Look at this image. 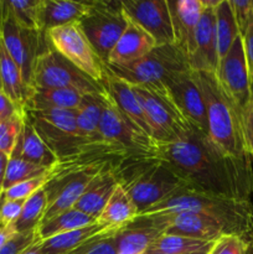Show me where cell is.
<instances>
[{
    "label": "cell",
    "instance_id": "obj_1",
    "mask_svg": "<svg viewBox=\"0 0 253 254\" xmlns=\"http://www.w3.org/2000/svg\"><path fill=\"white\" fill-rule=\"evenodd\" d=\"M153 154L189 189L238 200L253 192L252 160L228 155L197 129L183 140L156 141Z\"/></svg>",
    "mask_w": 253,
    "mask_h": 254
},
{
    "label": "cell",
    "instance_id": "obj_2",
    "mask_svg": "<svg viewBox=\"0 0 253 254\" xmlns=\"http://www.w3.org/2000/svg\"><path fill=\"white\" fill-rule=\"evenodd\" d=\"M191 211L205 215L220 223L228 235L243 240L253 238V203L250 200L226 197L210 192L189 189H178L161 202L139 215L178 213Z\"/></svg>",
    "mask_w": 253,
    "mask_h": 254
},
{
    "label": "cell",
    "instance_id": "obj_3",
    "mask_svg": "<svg viewBox=\"0 0 253 254\" xmlns=\"http://www.w3.org/2000/svg\"><path fill=\"white\" fill-rule=\"evenodd\" d=\"M192 74L205 101L210 138L228 155L251 159L243 134L242 111L223 91L216 73L192 71Z\"/></svg>",
    "mask_w": 253,
    "mask_h": 254
},
{
    "label": "cell",
    "instance_id": "obj_4",
    "mask_svg": "<svg viewBox=\"0 0 253 254\" xmlns=\"http://www.w3.org/2000/svg\"><path fill=\"white\" fill-rule=\"evenodd\" d=\"M116 175L139 213L185 186L168 166L154 156H130L116 169Z\"/></svg>",
    "mask_w": 253,
    "mask_h": 254
},
{
    "label": "cell",
    "instance_id": "obj_5",
    "mask_svg": "<svg viewBox=\"0 0 253 254\" xmlns=\"http://www.w3.org/2000/svg\"><path fill=\"white\" fill-rule=\"evenodd\" d=\"M106 69L130 86L148 87L168 92V86L178 74L191 71L185 52L176 44L160 45L146 56L126 66H109Z\"/></svg>",
    "mask_w": 253,
    "mask_h": 254
},
{
    "label": "cell",
    "instance_id": "obj_6",
    "mask_svg": "<svg viewBox=\"0 0 253 254\" xmlns=\"http://www.w3.org/2000/svg\"><path fill=\"white\" fill-rule=\"evenodd\" d=\"M128 22L122 0H91L78 25L99 59L107 64L112 50Z\"/></svg>",
    "mask_w": 253,
    "mask_h": 254
},
{
    "label": "cell",
    "instance_id": "obj_7",
    "mask_svg": "<svg viewBox=\"0 0 253 254\" xmlns=\"http://www.w3.org/2000/svg\"><path fill=\"white\" fill-rule=\"evenodd\" d=\"M71 89L82 94L103 93V84L94 81L49 46L39 55L32 74L31 88ZM30 88V89H31Z\"/></svg>",
    "mask_w": 253,
    "mask_h": 254
},
{
    "label": "cell",
    "instance_id": "obj_8",
    "mask_svg": "<svg viewBox=\"0 0 253 254\" xmlns=\"http://www.w3.org/2000/svg\"><path fill=\"white\" fill-rule=\"evenodd\" d=\"M131 87L143 107L156 141L170 143L188 138L193 128L176 108L168 92L141 86Z\"/></svg>",
    "mask_w": 253,
    "mask_h": 254
},
{
    "label": "cell",
    "instance_id": "obj_9",
    "mask_svg": "<svg viewBox=\"0 0 253 254\" xmlns=\"http://www.w3.org/2000/svg\"><path fill=\"white\" fill-rule=\"evenodd\" d=\"M25 114L57 160L87 144L77 131L76 111H25Z\"/></svg>",
    "mask_w": 253,
    "mask_h": 254
},
{
    "label": "cell",
    "instance_id": "obj_10",
    "mask_svg": "<svg viewBox=\"0 0 253 254\" xmlns=\"http://www.w3.org/2000/svg\"><path fill=\"white\" fill-rule=\"evenodd\" d=\"M46 37L52 49L87 76L102 83L106 73V64L96 54L78 22L49 30Z\"/></svg>",
    "mask_w": 253,
    "mask_h": 254
},
{
    "label": "cell",
    "instance_id": "obj_11",
    "mask_svg": "<svg viewBox=\"0 0 253 254\" xmlns=\"http://www.w3.org/2000/svg\"><path fill=\"white\" fill-rule=\"evenodd\" d=\"M0 41L15 64L19 66L25 83L30 89L37 57L49 46L46 32L34 31L19 26L10 16L5 6H2Z\"/></svg>",
    "mask_w": 253,
    "mask_h": 254
},
{
    "label": "cell",
    "instance_id": "obj_12",
    "mask_svg": "<svg viewBox=\"0 0 253 254\" xmlns=\"http://www.w3.org/2000/svg\"><path fill=\"white\" fill-rule=\"evenodd\" d=\"M99 131L104 141L118 146L129 155L154 156L153 151L156 141L136 130L122 116L111 96L102 113Z\"/></svg>",
    "mask_w": 253,
    "mask_h": 254
},
{
    "label": "cell",
    "instance_id": "obj_13",
    "mask_svg": "<svg viewBox=\"0 0 253 254\" xmlns=\"http://www.w3.org/2000/svg\"><path fill=\"white\" fill-rule=\"evenodd\" d=\"M216 77L223 91L241 111L253 99V86L251 83L241 36L236 39L230 51L220 60Z\"/></svg>",
    "mask_w": 253,
    "mask_h": 254
},
{
    "label": "cell",
    "instance_id": "obj_14",
    "mask_svg": "<svg viewBox=\"0 0 253 254\" xmlns=\"http://www.w3.org/2000/svg\"><path fill=\"white\" fill-rule=\"evenodd\" d=\"M122 6L126 17L148 32L158 46L175 44L168 0H122Z\"/></svg>",
    "mask_w": 253,
    "mask_h": 254
},
{
    "label": "cell",
    "instance_id": "obj_15",
    "mask_svg": "<svg viewBox=\"0 0 253 254\" xmlns=\"http://www.w3.org/2000/svg\"><path fill=\"white\" fill-rule=\"evenodd\" d=\"M171 101L193 129L208 134L207 116L203 96L193 78L192 71L178 74L168 86Z\"/></svg>",
    "mask_w": 253,
    "mask_h": 254
},
{
    "label": "cell",
    "instance_id": "obj_16",
    "mask_svg": "<svg viewBox=\"0 0 253 254\" xmlns=\"http://www.w3.org/2000/svg\"><path fill=\"white\" fill-rule=\"evenodd\" d=\"M203 10L195 35V49L189 57V64L193 72L216 73L220 64L217 37H216L215 7L202 0Z\"/></svg>",
    "mask_w": 253,
    "mask_h": 254
},
{
    "label": "cell",
    "instance_id": "obj_17",
    "mask_svg": "<svg viewBox=\"0 0 253 254\" xmlns=\"http://www.w3.org/2000/svg\"><path fill=\"white\" fill-rule=\"evenodd\" d=\"M102 84H103L104 89L108 92L111 98L113 99L114 104L119 109L122 116L136 130L140 131L141 134L146 135L148 138L155 140L153 129H151L150 123H149L148 118H146L145 113H144V109L141 107L140 102H139L135 93H134L133 87L126 83V82L114 77L107 69L106 73H104V78L102 81Z\"/></svg>",
    "mask_w": 253,
    "mask_h": 254
},
{
    "label": "cell",
    "instance_id": "obj_18",
    "mask_svg": "<svg viewBox=\"0 0 253 254\" xmlns=\"http://www.w3.org/2000/svg\"><path fill=\"white\" fill-rule=\"evenodd\" d=\"M154 215H158L163 218L166 226L165 233L168 235L185 236V237L210 241V242H215L222 236L228 235L220 223L197 212L185 211L178 213H154Z\"/></svg>",
    "mask_w": 253,
    "mask_h": 254
},
{
    "label": "cell",
    "instance_id": "obj_19",
    "mask_svg": "<svg viewBox=\"0 0 253 254\" xmlns=\"http://www.w3.org/2000/svg\"><path fill=\"white\" fill-rule=\"evenodd\" d=\"M175 44L188 59L195 49V35L203 10L202 0H168Z\"/></svg>",
    "mask_w": 253,
    "mask_h": 254
},
{
    "label": "cell",
    "instance_id": "obj_20",
    "mask_svg": "<svg viewBox=\"0 0 253 254\" xmlns=\"http://www.w3.org/2000/svg\"><path fill=\"white\" fill-rule=\"evenodd\" d=\"M164 233L165 228L160 223L149 217L138 216L114 236L117 254H144L154 241Z\"/></svg>",
    "mask_w": 253,
    "mask_h": 254
},
{
    "label": "cell",
    "instance_id": "obj_21",
    "mask_svg": "<svg viewBox=\"0 0 253 254\" xmlns=\"http://www.w3.org/2000/svg\"><path fill=\"white\" fill-rule=\"evenodd\" d=\"M158 46L153 37L129 20L126 30L109 55V66H126L143 59Z\"/></svg>",
    "mask_w": 253,
    "mask_h": 254
},
{
    "label": "cell",
    "instance_id": "obj_22",
    "mask_svg": "<svg viewBox=\"0 0 253 254\" xmlns=\"http://www.w3.org/2000/svg\"><path fill=\"white\" fill-rule=\"evenodd\" d=\"M116 169L118 168L106 169L94 176L87 185L81 198L76 202L74 208L98 221L102 211L118 186Z\"/></svg>",
    "mask_w": 253,
    "mask_h": 254
},
{
    "label": "cell",
    "instance_id": "obj_23",
    "mask_svg": "<svg viewBox=\"0 0 253 254\" xmlns=\"http://www.w3.org/2000/svg\"><path fill=\"white\" fill-rule=\"evenodd\" d=\"M121 228L122 227L107 226L97 221L86 227L54 236V237L46 238V240H41L40 241V251H41V254H67L89 241L96 240L107 233L116 232Z\"/></svg>",
    "mask_w": 253,
    "mask_h": 254
},
{
    "label": "cell",
    "instance_id": "obj_24",
    "mask_svg": "<svg viewBox=\"0 0 253 254\" xmlns=\"http://www.w3.org/2000/svg\"><path fill=\"white\" fill-rule=\"evenodd\" d=\"M108 98L109 94L107 91L103 93L84 94L81 104L76 109L77 131L84 143L104 141L99 131V124Z\"/></svg>",
    "mask_w": 253,
    "mask_h": 254
},
{
    "label": "cell",
    "instance_id": "obj_25",
    "mask_svg": "<svg viewBox=\"0 0 253 254\" xmlns=\"http://www.w3.org/2000/svg\"><path fill=\"white\" fill-rule=\"evenodd\" d=\"M87 10H88V1L41 0L39 16L40 31L46 32L55 27L78 22Z\"/></svg>",
    "mask_w": 253,
    "mask_h": 254
},
{
    "label": "cell",
    "instance_id": "obj_26",
    "mask_svg": "<svg viewBox=\"0 0 253 254\" xmlns=\"http://www.w3.org/2000/svg\"><path fill=\"white\" fill-rule=\"evenodd\" d=\"M10 156H16V158L24 159L29 163L36 164V165L44 166L47 169H51L57 163V156L40 138V135L27 119L26 114H24L21 131H20L14 151Z\"/></svg>",
    "mask_w": 253,
    "mask_h": 254
},
{
    "label": "cell",
    "instance_id": "obj_27",
    "mask_svg": "<svg viewBox=\"0 0 253 254\" xmlns=\"http://www.w3.org/2000/svg\"><path fill=\"white\" fill-rule=\"evenodd\" d=\"M83 96L71 89L34 87L30 89L25 111H76Z\"/></svg>",
    "mask_w": 253,
    "mask_h": 254
},
{
    "label": "cell",
    "instance_id": "obj_28",
    "mask_svg": "<svg viewBox=\"0 0 253 254\" xmlns=\"http://www.w3.org/2000/svg\"><path fill=\"white\" fill-rule=\"evenodd\" d=\"M0 82H1V91L20 109L25 111V103L29 97L30 89L25 83L19 66L7 54L1 41H0Z\"/></svg>",
    "mask_w": 253,
    "mask_h": 254
},
{
    "label": "cell",
    "instance_id": "obj_29",
    "mask_svg": "<svg viewBox=\"0 0 253 254\" xmlns=\"http://www.w3.org/2000/svg\"><path fill=\"white\" fill-rule=\"evenodd\" d=\"M139 215V210L126 190L118 184L112 193L106 207L99 216V222L112 227H124L133 222Z\"/></svg>",
    "mask_w": 253,
    "mask_h": 254
},
{
    "label": "cell",
    "instance_id": "obj_30",
    "mask_svg": "<svg viewBox=\"0 0 253 254\" xmlns=\"http://www.w3.org/2000/svg\"><path fill=\"white\" fill-rule=\"evenodd\" d=\"M216 242V241H215ZM210 241L196 240L185 236L168 235L164 233L144 254H192L210 253L213 243Z\"/></svg>",
    "mask_w": 253,
    "mask_h": 254
},
{
    "label": "cell",
    "instance_id": "obj_31",
    "mask_svg": "<svg viewBox=\"0 0 253 254\" xmlns=\"http://www.w3.org/2000/svg\"><path fill=\"white\" fill-rule=\"evenodd\" d=\"M94 222H97V220L73 207L42 222L37 228V235H39L40 241L46 240L54 236L86 227Z\"/></svg>",
    "mask_w": 253,
    "mask_h": 254
},
{
    "label": "cell",
    "instance_id": "obj_32",
    "mask_svg": "<svg viewBox=\"0 0 253 254\" xmlns=\"http://www.w3.org/2000/svg\"><path fill=\"white\" fill-rule=\"evenodd\" d=\"M216 37H217L218 56L220 60L230 51L231 46L240 35L237 22L235 20L230 0H220L215 7Z\"/></svg>",
    "mask_w": 253,
    "mask_h": 254
},
{
    "label": "cell",
    "instance_id": "obj_33",
    "mask_svg": "<svg viewBox=\"0 0 253 254\" xmlns=\"http://www.w3.org/2000/svg\"><path fill=\"white\" fill-rule=\"evenodd\" d=\"M47 205H49V196L44 186L41 190L25 200L19 220L14 225V230L16 231V233L36 231L41 225Z\"/></svg>",
    "mask_w": 253,
    "mask_h": 254
},
{
    "label": "cell",
    "instance_id": "obj_34",
    "mask_svg": "<svg viewBox=\"0 0 253 254\" xmlns=\"http://www.w3.org/2000/svg\"><path fill=\"white\" fill-rule=\"evenodd\" d=\"M4 6L19 26L40 31L39 16L41 0H4Z\"/></svg>",
    "mask_w": 253,
    "mask_h": 254
},
{
    "label": "cell",
    "instance_id": "obj_35",
    "mask_svg": "<svg viewBox=\"0 0 253 254\" xmlns=\"http://www.w3.org/2000/svg\"><path fill=\"white\" fill-rule=\"evenodd\" d=\"M49 170L50 169L29 163V161L24 160V159L16 158V156H10L9 163H7L6 166V173H5L2 192L20 183L46 175Z\"/></svg>",
    "mask_w": 253,
    "mask_h": 254
},
{
    "label": "cell",
    "instance_id": "obj_36",
    "mask_svg": "<svg viewBox=\"0 0 253 254\" xmlns=\"http://www.w3.org/2000/svg\"><path fill=\"white\" fill-rule=\"evenodd\" d=\"M24 114L25 112L0 122V151L6 154L7 156L11 155L17 143L24 122Z\"/></svg>",
    "mask_w": 253,
    "mask_h": 254
},
{
    "label": "cell",
    "instance_id": "obj_37",
    "mask_svg": "<svg viewBox=\"0 0 253 254\" xmlns=\"http://www.w3.org/2000/svg\"><path fill=\"white\" fill-rule=\"evenodd\" d=\"M47 174L39 176V178L31 179V180L24 181V183H20L17 185L12 186V188L7 189L2 192V198L4 200H27L30 196L36 193L37 191L41 190L46 185Z\"/></svg>",
    "mask_w": 253,
    "mask_h": 254
},
{
    "label": "cell",
    "instance_id": "obj_38",
    "mask_svg": "<svg viewBox=\"0 0 253 254\" xmlns=\"http://www.w3.org/2000/svg\"><path fill=\"white\" fill-rule=\"evenodd\" d=\"M118 231L107 233V235L101 236L96 240L89 241V242L84 243L81 247L76 248L67 254H117L114 236Z\"/></svg>",
    "mask_w": 253,
    "mask_h": 254
},
{
    "label": "cell",
    "instance_id": "obj_39",
    "mask_svg": "<svg viewBox=\"0 0 253 254\" xmlns=\"http://www.w3.org/2000/svg\"><path fill=\"white\" fill-rule=\"evenodd\" d=\"M230 5L235 15L240 35L243 36L246 30L253 21V1L252 0H230Z\"/></svg>",
    "mask_w": 253,
    "mask_h": 254
},
{
    "label": "cell",
    "instance_id": "obj_40",
    "mask_svg": "<svg viewBox=\"0 0 253 254\" xmlns=\"http://www.w3.org/2000/svg\"><path fill=\"white\" fill-rule=\"evenodd\" d=\"M247 241L233 235H225L213 243L208 254H245Z\"/></svg>",
    "mask_w": 253,
    "mask_h": 254
},
{
    "label": "cell",
    "instance_id": "obj_41",
    "mask_svg": "<svg viewBox=\"0 0 253 254\" xmlns=\"http://www.w3.org/2000/svg\"><path fill=\"white\" fill-rule=\"evenodd\" d=\"M40 241L39 235L36 231L25 233H16L10 241H7L1 248H0V254H21L26 251L30 246Z\"/></svg>",
    "mask_w": 253,
    "mask_h": 254
},
{
    "label": "cell",
    "instance_id": "obj_42",
    "mask_svg": "<svg viewBox=\"0 0 253 254\" xmlns=\"http://www.w3.org/2000/svg\"><path fill=\"white\" fill-rule=\"evenodd\" d=\"M25 201L22 200H4L0 203V227H14L19 220Z\"/></svg>",
    "mask_w": 253,
    "mask_h": 254
},
{
    "label": "cell",
    "instance_id": "obj_43",
    "mask_svg": "<svg viewBox=\"0 0 253 254\" xmlns=\"http://www.w3.org/2000/svg\"><path fill=\"white\" fill-rule=\"evenodd\" d=\"M242 126L246 146L251 159L253 160V99L242 111Z\"/></svg>",
    "mask_w": 253,
    "mask_h": 254
},
{
    "label": "cell",
    "instance_id": "obj_44",
    "mask_svg": "<svg viewBox=\"0 0 253 254\" xmlns=\"http://www.w3.org/2000/svg\"><path fill=\"white\" fill-rule=\"evenodd\" d=\"M242 37V44H243V51H245L246 57V64L248 67V73H250L251 83L253 86V21L246 30L245 35Z\"/></svg>",
    "mask_w": 253,
    "mask_h": 254
},
{
    "label": "cell",
    "instance_id": "obj_45",
    "mask_svg": "<svg viewBox=\"0 0 253 254\" xmlns=\"http://www.w3.org/2000/svg\"><path fill=\"white\" fill-rule=\"evenodd\" d=\"M25 111L20 109L6 94L0 91V122L22 114Z\"/></svg>",
    "mask_w": 253,
    "mask_h": 254
},
{
    "label": "cell",
    "instance_id": "obj_46",
    "mask_svg": "<svg viewBox=\"0 0 253 254\" xmlns=\"http://www.w3.org/2000/svg\"><path fill=\"white\" fill-rule=\"evenodd\" d=\"M9 158L6 154L0 151V193H2V185H4L5 173H6V166L9 163Z\"/></svg>",
    "mask_w": 253,
    "mask_h": 254
},
{
    "label": "cell",
    "instance_id": "obj_47",
    "mask_svg": "<svg viewBox=\"0 0 253 254\" xmlns=\"http://www.w3.org/2000/svg\"><path fill=\"white\" fill-rule=\"evenodd\" d=\"M21 254H41L40 251V241H37L36 243H34L32 246H30L26 251H24Z\"/></svg>",
    "mask_w": 253,
    "mask_h": 254
},
{
    "label": "cell",
    "instance_id": "obj_48",
    "mask_svg": "<svg viewBox=\"0 0 253 254\" xmlns=\"http://www.w3.org/2000/svg\"><path fill=\"white\" fill-rule=\"evenodd\" d=\"M245 254H253V238L247 241V246H246Z\"/></svg>",
    "mask_w": 253,
    "mask_h": 254
},
{
    "label": "cell",
    "instance_id": "obj_49",
    "mask_svg": "<svg viewBox=\"0 0 253 254\" xmlns=\"http://www.w3.org/2000/svg\"><path fill=\"white\" fill-rule=\"evenodd\" d=\"M2 6H4V0H0V24L2 19Z\"/></svg>",
    "mask_w": 253,
    "mask_h": 254
},
{
    "label": "cell",
    "instance_id": "obj_50",
    "mask_svg": "<svg viewBox=\"0 0 253 254\" xmlns=\"http://www.w3.org/2000/svg\"><path fill=\"white\" fill-rule=\"evenodd\" d=\"M1 198H2V193H0V203H1Z\"/></svg>",
    "mask_w": 253,
    "mask_h": 254
},
{
    "label": "cell",
    "instance_id": "obj_51",
    "mask_svg": "<svg viewBox=\"0 0 253 254\" xmlns=\"http://www.w3.org/2000/svg\"><path fill=\"white\" fill-rule=\"evenodd\" d=\"M192 254H208V253H192Z\"/></svg>",
    "mask_w": 253,
    "mask_h": 254
},
{
    "label": "cell",
    "instance_id": "obj_52",
    "mask_svg": "<svg viewBox=\"0 0 253 254\" xmlns=\"http://www.w3.org/2000/svg\"><path fill=\"white\" fill-rule=\"evenodd\" d=\"M0 91H1V82H0Z\"/></svg>",
    "mask_w": 253,
    "mask_h": 254
}]
</instances>
